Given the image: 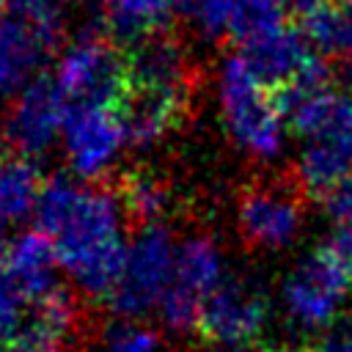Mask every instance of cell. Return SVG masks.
<instances>
[{
	"mask_svg": "<svg viewBox=\"0 0 352 352\" xmlns=\"http://www.w3.org/2000/svg\"><path fill=\"white\" fill-rule=\"evenodd\" d=\"M36 231L52 239L60 270L80 294L110 300L126 261V212L104 187L82 179L52 176L36 206Z\"/></svg>",
	"mask_w": 352,
	"mask_h": 352,
	"instance_id": "6da1fadb",
	"label": "cell"
},
{
	"mask_svg": "<svg viewBox=\"0 0 352 352\" xmlns=\"http://www.w3.org/2000/svg\"><path fill=\"white\" fill-rule=\"evenodd\" d=\"M217 94L220 116L234 143L256 160H275L283 148L286 118L278 107L275 91L248 69L239 52L223 60Z\"/></svg>",
	"mask_w": 352,
	"mask_h": 352,
	"instance_id": "7a4b0ae2",
	"label": "cell"
},
{
	"mask_svg": "<svg viewBox=\"0 0 352 352\" xmlns=\"http://www.w3.org/2000/svg\"><path fill=\"white\" fill-rule=\"evenodd\" d=\"M176 245L179 242L165 223L135 228V234L129 236L121 280L107 300L110 311L118 319L143 322V316L160 308V300L173 280Z\"/></svg>",
	"mask_w": 352,
	"mask_h": 352,
	"instance_id": "3957f363",
	"label": "cell"
},
{
	"mask_svg": "<svg viewBox=\"0 0 352 352\" xmlns=\"http://www.w3.org/2000/svg\"><path fill=\"white\" fill-rule=\"evenodd\" d=\"M223 253L209 234H187L176 245V267L168 292L160 300V319L168 333L187 336L198 330V319L209 294L223 283Z\"/></svg>",
	"mask_w": 352,
	"mask_h": 352,
	"instance_id": "277c9868",
	"label": "cell"
},
{
	"mask_svg": "<svg viewBox=\"0 0 352 352\" xmlns=\"http://www.w3.org/2000/svg\"><path fill=\"white\" fill-rule=\"evenodd\" d=\"M52 80L69 104H118L126 85V58L102 30H85L63 47Z\"/></svg>",
	"mask_w": 352,
	"mask_h": 352,
	"instance_id": "5b68a950",
	"label": "cell"
},
{
	"mask_svg": "<svg viewBox=\"0 0 352 352\" xmlns=\"http://www.w3.org/2000/svg\"><path fill=\"white\" fill-rule=\"evenodd\" d=\"M302 192L300 182L292 179H256L239 192L236 226L250 248L278 250L286 248L302 226Z\"/></svg>",
	"mask_w": 352,
	"mask_h": 352,
	"instance_id": "8992f818",
	"label": "cell"
},
{
	"mask_svg": "<svg viewBox=\"0 0 352 352\" xmlns=\"http://www.w3.org/2000/svg\"><path fill=\"white\" fill-rule=\"evenodd\" d=\"M69 102L52 77H38L8 107L0 121V138L11 154L38 160L60 138L69 116Z\"/></svg>",
	"mask_w": 352,
	"mask_h": 352,
	"instance_id": "52a82bcc",
	"label": "cell"
},
{
	"mask_svg": "<svg viewBox=\"0 0 352 352\" xmlns=\"http://www.w3.org/2000/svg\"><path fill=\"white\" fill-rule=\"evenodd\" d=\"M60 38V19H41L22 11L0 16V104H11L33 85Z\"/></svg>",
	"mask_w": 352,
	"mask_h": 352,
	"instance_id": "ba28073f",
	"label": "cell"
},
{
	"mask_svg": "<svg viewBox=\"0 0 352 352\" xmlns=\"http://www.w3.org/2000/svg\"><path fill=\"white\" fill-rule=\"evenodd\" d=\"M60 143L72 173L82 182L110 173L124 146H129L116 104H72Z\"/></svg>",
	"mask_w": 352,
	"mask_h": 352,
	"instance_id": "9c48e42d",
	"label": "cell"
},
{
	"mask_svg": "<svg viewBox=\"0 0 352 352\" xmlns=\"http://www.w3.org/2000/svg\"><path fill=\"white\" fill-rule=\"evenodd\" d=\"M267 322V297L248 278L226 275L209 294L198 319V338L223 349H239L250 344Z\"/></svg>",
	"mask_w": 352,
	"mask_h": 352,
	"instance_id": "30bf717a",
	"label": "cell"
},
{
	"mask_svg": "<svg viewBox=\"0 0 352 352\" xmlns=\"http://www.w3.org/2000/svg\"><path fill=\"white\" fill-rule=\"evenodd\" d=\"M346 179H352V102L341 96L324 124L305 138L297 182L308 198L322 201Z\"/></svg>",
	"mask_w": 352,
	"mask_h": 352,
	"instance_id": "8fae6325",
	"label": "cell"
},
{
	"mask_svg": "<svg viewBox=\"0 0 352 352\" xmlns=\"http://www.w3.org/2000/svg\"><path fill=\"white\" fill-rule=\"evenodd\" d=\"M349 294H352V280L338 267H333L319 250L305 261H300L283 283V300L289 316L305 327L330 324Z\"/></svg>",
	"mask_w": 352,
	"mask_h": 352,
	"instance_id": "7c38bea8",
	"label": "cell"
},
{
	"mask_svg": "<svg viewBox=\"0 0 352 352\" xmlns=\"http://www.w3.org/2000/svg\"><path fill=\"white\" fill-rule=\"evenodd\" d=\"M239 55L264 85L278 91L289 85L316 52L300 28L280 22L239 41Z\"/></svg>",
	"mask_w": 352,
	"mask_h": 352,
	"instance_id": "4fadbf2b",
	"label": "cell"
},
{
	"mask_svg": "<svg viewBox=\"0 0 352 352\" xmlns=\"http://www.w3.org/2000/svg\"><path fill=\"white\" fill-rule=\"evenodd\" d=\"M187 107H190V94L132 88V85H124V94L116 104L126 132V143L132 148H154L157 143H162L179 126Z\"/></svg>",
	"mask_w": 352,
	"mask_h": 352,
	"instance_id": "5bb4252c",
	"label": "cell"
},
{
	"mask_svg": "<svg viewBox=\"0 0 352 352\" xmlns=\"http://www.w3.org/2000/svg\"><path fill=\"white\" fill-rule=\"evenodd\" d=\"M126 85L192 94V63L187 47L168 30L143 38L126 55Z\"/></svg>",
	"mask_w": 352,
	"mask_h": 352,
	"instance_id": "9a60e30c",
	"label": "cell"
},
{
	"mask_svg": "<svg viewBox=\"0 0 352 352\" xmlns=\"http://www.w3.org/2000/svg\"><path fill=\"white\" fill-rule=\"evenodd\" d=\"M58 267L60 261L52 239L36 228L11 239V248L3 261L6 275L11 278V283L25 297L28 305L58 289Z\"/></svg>",
	"mask_w": 352,
	"mask_h": 352,
	"instance_id": "2e32d148",
	"label": "cell"
},
{
	"mask_svg": "<svg viewBox=\"0 0 352 352\" xmlns=\"http://www.w3.org/2000/svg\"><path fill=\"white\" fill-rule=\"evenodd\" d=\"M173 14L168 0H102L99 22L102 33L116 44H140L143 38L165 30V19Z\"/></svg>",
	"mask_w": 352,
	"mask_h": 352,
	"instance_id": "e0dca14e",
	"label": "cell"
},
{
	"mask_svg": "<svg viewBox=\"0 0 352 352\" xmlns=\"http://www.w3.org/2000/svg\"><path fill=\"white\" fill-rule=\"evenodd\" d=\"M44 182L47 179H41L36 160L11 151L0 154V223L14 226L33 217Z\"/></svg>",
	"mask_w": 352,
	"mask_h": 352,
	"instance_id": "ac0fdd59",
	"label": "cell"
},
{
	"mask_svg": "<svg viewBox=\"0 0 352 352\" xmlns=\"http://www.w3.org/2000/svg\"><path fill=\"white\" fill-rule=\"evenodd\" d=\"M300 30L324 60L352 58V6L346 0H327L300 19Z\"/></svg>",
	"mask_w": 352,
	"mask_h": 352,
	"instance_id": "d6986e66",
	"label": "cell"
},
{
	"mask_svg": "<svg viewBox=\"0 0 352 352\" xmlns=\"http://www.w3.org/2000/svg\"><path fill=\"white\" fill-rule=\"evenodd\" d=\"M91 352H176L168 336L138 322V319H110L88 341Z\"/></svg>",
	"mask_w": 352,
	"mask_h": 352,
	"instance_id": "ffe728a7",
	"label": "cell"
},
{
	"mask_svg": "<svg viewBox=\"0 0 352 352\" xmlns=\"http://www.w3.org/2000/svg\"><path fill=\"white\" fill-rule=\"evenodd\" d=\"M118 201L126 212V220H132L138 228L162 223V214L168 212L170 192L154 173H132L121 182Z\"/></svg>",
	"mask_w": 352,
	"mask_h": 352,
	"instance_id": "44dd1931",
	"label": "cell"
},
{
	"mask_svg": "<svg viewBox=\"0 0 352 352\" xmlns=\"http://www.w3.org/2000/svg\"><path fill=\"white\" fill-rule=\"evenodd\" d=\"M316 250L352 280V226H338Z\"/></svg>",
	"mask_w": 352,
	"mask_h": 352,
	"instance_id": "7402d4cb",
	"label": "cell"
},
{
	"mask_svg": "<svg viewBox=\"0 0 352 352\" xmlns=\"http://www.w3.org/2000/svg\"><path fill=\"white\" fill-rule=\"evenodd\" d=\"M74 3V0H11L14 11L41 16V19H60V6Z\"/></svg>",
	"mask_w": 352,
	"mask_h": 352,
	"instance_id": "603a6c76",
	"label": "cell"
},
{
	"mask_svg": "<svg viewBox=\"0 0 352 352\" xmlns=\"http://www.w3.org/2000/svg\"><path fill=\"white\" fill-rule=\"evenodd\" d=\"M308 352H352V338L344 333H336V336H327L319 344H314Z\"/></svg>",
	"mask_w": 352,
	"mask_h": 352,
	"instance_id": "cb8c5ba5",
	"label": "cell"
},
{
	"mask_svg": "<svg viewBox=\"0 0 352 352\" xmlns=\"http://www.w3.org/2000/svg\"><path fill=\"white\" fill-rule=\"evenodd\" d=\"M280 3H283L286 14H294L297 19H302V16H308L311 11H316L319 6H324L327 0H280Z\"/></svg>",
	"mask_w": 352,
	"mask_h": 352,
	"instance_id": "d4e9b609",
	"label": "cell"
},
{
	"mask_svg": "<svg viewBox=\"0 0 352 352\" xmlns=\"http://www.w3.org/2000/svg\"><path fill=\"white\" fill-rule=\"evenodd\" d=\"M0 352H30L16 336H0Z\"/></svg>",
	"mask_w": 352,
	"mask_h": 352,
	"instance_id": "484cf974",
	"label": "cell"
},
{
	"mask_svg": "<svg viewBox=\"0 0 352 352\" xmlns=\"http://www.w3.org/2000/svg\"><path fill=\"white\" fill-rule=\"evenodd\" d=\"M8 248H11V242H8V236H6V226L0 223V264L6 261V253H8Z\"/></svg>",
	"mask_w": 352,
	"mask_h": 352,
	"instance_id": "4316f807",
	"label": "cell"
},
{
	"mask_svg": "<svg viewBox=\"0 0 352 352\" xmlns=\"http://www.w3.org/2000/svg\"><path fill=\"white\" fill-rule=\"evenodd\" d=\"M168 3H170L173 8H182V11H184V8H187V6L192 3V0H168Z\"/></svg>",
	"mask_w": 352,
	"mask_h": 352,
	"instance_id": "83f0119b",
	"label": "cell"
},
{
	"mask_svg": "<svg viewBox=\"0 0 352 352\" xmlns=\"http://www.w3.org/2000/svg\"><path fill=\"white\" fill-rule=\"evenodd\" d=\"M11 0H0V16H6V8H8Z\"/></svg>",
	"mask_w": 352,
	"mask_h": 352,
	"instance_id": "f1b7e54d",
	"label": "cell"
},
{
	"mask_svg": "<svg viewBox=\"0 0 352 352\" xmlns=\"http://www.w3.org/2000/svg\"><path fill=\"white\" fill-rule=\"evenodd\" d=\"M264 352H297V349H280L278 346V349H264ZM302 352H308V349H302Z\"/></svg>",
	"mask_w": 352,
	"mask_h": 352,
	"instance_id": "f546056e",
	"label": "cell"
},
{
	"mask_svg": "<svg viewBox=\"0 0 352 352\" xmlns=\"http://www.w3.org/2000/svg\"><path fill=\"white\" fill-rule=\"evenodd\" d=\"M346 3H349V6H352V0H346Z\"/></svg>",
	"mask_w": 352,
	"mask_h": 352,
	"instance_id": "4dcf8cb0",
	"label": "cell"
},
{
	"mask_svg": "<svg viewBox=\"0 0 352 352\" xmlns=\"http://www.w3.org/2000/svg\"><path fill=\"white\" fill-rule=\"evenodd\" d=\"M231 352H236V349H231Z\"/></svg>",
	"mask_w": 352,
	"mask_h": 352,
	"instance_id": "1f68e13d",
	"label": "cell"
}]
</instances>
